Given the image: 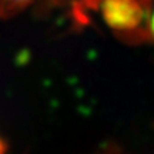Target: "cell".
Listing matches in <instances>:
<instances>
[{"instance_id":"cell-1","label":"cell","mask_w":154,"mask_h":154,"mask_svg":"<svg viewBox=\"0 0 154 154\" xmlns=\"http://www.w3.org/2000/svg\"><path fill=\"white\" fill-rule=\"evenodd\" d=\"M36 0H0V16L7 17L16 16L32 6Z\"/></svg>"},{"instance_id":"cell-2","label":"cell","mask_w":154,"mask_h":154,"mask_svg":"<svg viewBox=\"0 0 154 154\" xmlns=\"http://www.w3.org/2000/svg\"><path fill=\"white\" fill-rule=\"evenodd\" d=\"M0 154H7V146L2 137H0Z\"/></svg>"},{"instance_id":"cell-3","label":"cell","mask_w":154,"mask_h":154,"mask_svg":"<svg viewBox=\"0 0 154 154\" xmlns=\"http://www.w3.org/2000/svg\"><path fill=\"white\" fill-rule=\"evenodd\" d=\"M150 30H151V34L154 37V10H153V14H151V20H150Z\"/></svg>"}]
</instances>
